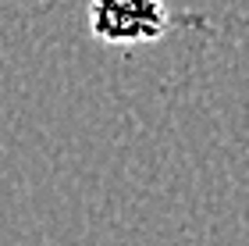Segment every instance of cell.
<instances>
[{
	"instance_id": "6da1fadb",
	"label": "cell",
	"mask_w": 249,
	"mask_h": 246,
	"mask_svg": "<svg viewBox=\"0 0 249 246\" xmlns=\"http://www.w3.org/2000/svg\"><path fill=\"white\" fill-rule=\"evenodd\" d=\"M89 32L110 47L153 43L171 29L164 0H89Z\"/></svg>"
}]
</instances>
